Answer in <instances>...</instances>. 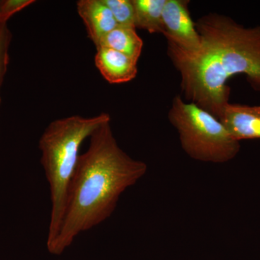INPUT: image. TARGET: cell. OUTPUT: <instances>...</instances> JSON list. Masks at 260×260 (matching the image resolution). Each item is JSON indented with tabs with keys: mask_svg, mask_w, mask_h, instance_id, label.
Listing matches in <instances>:
<instances>
[{
	"mask_svg": "<svg viewBox=\"0 0 260 260\" xmlns=\"http://www.w3.org/2000/svg\"><path fill=\"white\" fill-rule=\"evenodd\" d=\"M148 171L142 160L119 147L111 121L90 137L88 150L81 154L68 190L59 234L48 249L60 255L77 237L110 218L121 195Z\"/></svg>",
	"mask_w": 260,
	"mask_h": 260,
	"instance_id": "7a4b0ae2",
	"label": "cell"
},
{
	"mask_svg": "<svg viewBox=\"0 0 260 260\" xmlns=\"http://www.w3.org/2000/svg\"><path fill=\"white\" fill-rule=\"evenodd\" d=\"M110 121L111 116L107 113H101L93 117L74 115L61 118L51 122L39 139L41 164L50 190L47 249L52 245L60 229L70 183L80 155V147L98 128Z\"/></svg>",
	"mask_w": 260,
	"mask_h": 260,
	"instance_id": "3957f363",
	"label": "cell"
},
{
	"mask_svg": "<svg viewBox=\"0 0 260 260\" xmlns=\"http://www.w3.org/2000/svg\"><path fill=\"white\" fill-rule=\"evenodd\" d=\"M11 41L12 34L8 24L0 23V90L9 62V48Z\"/></svg>",
	"mask_w": 260,
	"mask_h": 260,
	"instance_id": "7c38bea8",
	"label": "cell"
},
{
	"mask_svg": "<svg viewBox=\"0 0 260 260\" xmlns=\"http://www.w3.org/2000/svg\"><path fill=\"white\" fill-rule=\"evenodd\" d=\"M167 0H133L135 7V28L150 34H162V14Z\"/></svg>",
	"mask_w": 260,
	"mask_h": 260,
	"instance_id": "30bf717a",
	"label": "cell"
},
{
	"mask_svg": "<svg viewBox=\"0 0 260 260\" xmlns=\"http://www.w3.org/2000/svg\"><path fill=\"white\" fill-rule=\"evenodd\" d=\"M34 0H1L0 2V23H8L15 13L34 4Z\"/></svg>",
	"mask_w": 260,
	"mask_h": 260,
	"instance_id": "4fadbf2b",
	"label": "cell"
},
{
	"mask_svg": "<svg viewBox=\"0 0 260 260\" xmlns=\"http://www.w3.org/2000/svg\"><path fill=\"white\" fill-rule=\"evenodd\" d=\"M96 50L95 67L108 83H126L136 78L138 60L108 48H96Z\"/></svg>",
	"mask_w": 260,
	"mask_h": 260,
	"instance_id": "52a82bcc",
	"label": "cell"
},
{
	"mask_svg": "<svg viewBox=\"0 0 260 260\" xmlns=\"http://www.w3.org/2000/svg\"><path fill=\"white\" fill-rule=\"evenodd\" d=\"M0 2H1V0H0Z\"/></svg>",
	"mask_w": 260,
	"mask_h": 260,
	"instance_id": "5bb4252c",
	"label": "cell"
},
{
	"mask_svg": "<svg viewBox=\"0 0 260 260\" xmlns=\"http://www.w3.org/2000/svg\"><path fill=\"white\" fill-rule=\"evenodd\" d=\"M190 2L167 0L162 10V35L183 50L194 51L200 45V37L189 10Z\"/></svg>",
	"mask_w": 260,
	"mask_h": 260,
	"instance_id": "5b68a950",
	"label": "cell"
},
{
	"mask_svg": "<svg viewBox=\"0 0 260 260\" xmlns=\"http://www.w3.org/2000/svg\"><path fill=\"white\" fill-rule=\"evenodd\" d=\"M195 23L197 50L186 51L167 41V55L181 77V93L220 119L229 104L228 80L244 74L260 92V25L244 26L226 15L209 13Z\"/></svg>",
	"mask_w": 260,
	"mask_h": 260,
	"instance_id": "6da1fadb",
	"label": "cell"
},
{
	"mask_svg": "<svg viewBox=\"0 0 260 260\" xmlns=\"http://www.w3.org/2000/svg\"><path fill=\"white\" fill-rule=\"evenodd\" d=\"M105 47L122 53L139 60L143 42L136 32V28L117 26L101 39L95 47Z\"/></svg>",
	"mask_w": 260,
	"mask_h": 260,
	"instance_id": "9c48e42d",
	"label": "cell"
},
{
	"mask_svg": "<svg viewBox=\"0 0 260 260\" xmlns=\"http://www.w3.org/2000/svg\"><path fill=\"white\" fill-rule=\"evenodd\" d=\"M234 139H260V106L229 104L219 119Z\"/></svg>",
	"mask_w": 260,
	"mask_h": 260,
	"instance_id": "8992f818",
	"label": "cell"
},
{
	"mask_svg": "<svg viewBox=\"0 0 260 260\" xmlns=\"http://www.w3.org/2000/svg\"><path fill=\"white\" fill-rule=\"evenodd\" d=\"M110 9L117 26L135 28V7L133 0H103Z\"/></svg>",
	"mask_w": 260,
	"mask_h": 260,
	"instance_id": "8fae6325",
	"label": "cell"
},
{
	"mask_svg": "<svg viewBox=\"0 0 260 260\" xmlns=\"http://www.w3.org/2000/svg\"><path fill=\"white\" fill-rule=\"evenodd\" d=\"M168 118L179 134L181 148L194 160L224 164L239 153L240 143L213 114L181 95L174 98Z\"/></svg>",
	"mask_w": 260,
	"mask_h": 260,
	"instance_id": "277c9868",
	"label": "cell"
},
{
	"mask_svg": "<svg viewBox=\"0 0 260 260\" xmlns=\"http://www.w3.org/2000/svg\"><path fill=\"white\" fill-rule=\"evenodd\" d=\"M77 10L95 47L104 36L117 27L112 12L103 0H80Z\"/></svg>",
	"mask_w": 260,
	"mask_h": 260,
	"instance_id": "ba28073f",
	"label": "cell"
}]
</instances>
